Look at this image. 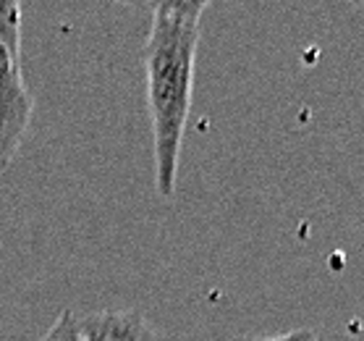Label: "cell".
I'll return each instance as SVG.
<instances>
[{
	"mask_svg": "<svg viewBox=\"0 0 364 341\" xmlns=\"http://www.w3.org/2000/svg\"><path fill=\"white\" fill-rule=\"evenodd\" d=\"M205 9L207 3L191 0H166L152 6V24L144 45V71L155 142V187L160 197H173L176 192Z\"/></svg>",
	"mask_w": 364,
	"mask_h": 341,
	"instance_id": "obj_1",
	"label": "cell"
},
{
	"mask_svg": "<svg viewBox=\"0 0 364 341\" xmlns=\"http://www.w3.org/2000/svg\"><path fill=\"white\" fill-rule=\"evenodd\" d=\"M34 113V98L21 71V45L0 40V174L16 158Z\"/></svg>",
	"mask_w": 364,
	"mask_h": 341,
	"instance_id": "obj_2",
	"label": "cell"
},
{
	"mask_svg": "<svg viewBox=\"0 0 364 341\" xmlns=\"http://www.w3.org/2000/svg\"><path fill=\"white\" fill-rule=\"evenodd\" d=\"M84 341H176L136 310H100L79 318Z\"/></svg>",
	"mask_w": 364,
	"mask_h": 341,
	"instance_id": "obj_3",
	"label": "cell"
},
{
	"mask_svg": "<svg viewBox=\"0 0 364 341\" xmlns=\"http://www.w3.org/2000/svg\"><path fill=\"white\" fill-rule=\"evenodd\" d=\"M40 341H84L82 331H79V318L71 310H63L58 315V320L50 325L48 333Z\"/></svg>",
	"mask_w": 364,
	"mask_h": 341,
	"instance_id": "obj_4",
	"label": "cell"
},
{
	"mask_svg": "<svg viewBox=\"0 0 364 341\" xmlns=\"http://www.w3.org/2000/svg\"><path fill=\"white\" fill-rule=\"evenodd\" d=\"M244 341H317V333L312 328H299V331L281 333V336H249Z\"/></svg>",
	"mask_w": 364,
	"mask_h": 341,
	"instance_id": "obj_5",
	"label": "cell"
}]
</instances>
